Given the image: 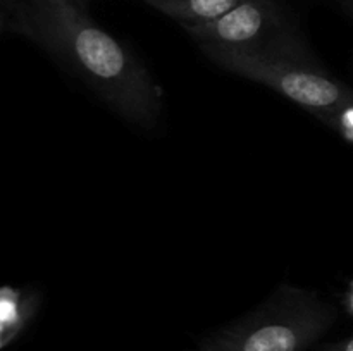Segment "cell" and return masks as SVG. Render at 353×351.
<instances>
[{"label":"cell","mask_w":353,"mask_h":351,"mask_svg":"<svg viewBox=\"0 0 353 351\" xmlns=\"http://www.w3.org/2000/svg\"><path fill=\"white\" fill-rule=\"evenodd\" d=\"M31 21L41 43L110 110L134 126L155 129L164 107L162 88L76 0H31Z\"/></svg>","instance_id":"1"},{"label":"cell","mask_w":353,"mask_h":351,"mask_svg":"<svg viewBox=\"0 0 353 351\" xmlns=\"http://www.w3.org/2000/svg\"><path fill=\"white\" fill-rule=\"evenodd\" d=\"M334 319V306L316 291L281 286L210 341L219 351H307L331 329Z\"/></svg>","instance_id":"2"},{"label":"cell","mask_w":353,"mask_h":351,"mask_svg":"<svg viewBox=\"0 0 353 351\" xmlns=\"http://www.w3.org/2000/svg\"><path fill=\"white\" fill-rule=\"evenodd\" d=\"M209 61L274 89L319 119L353 100V89L333 78L319 61L203 47Z\"/></svg>","instance_id":"3"},{"label":"cell","mask_w":353,"mask_h":351,"mask_svg":"<svg viewBox=\"0 0 353 351\" xmlns=\"http://www.w3.org/2000/svg\"><path fill=\"white\" fill-rule=\"evenodd\" d=\"M185 31L200 48H226L317 61L302 31L278 0H241L217 19Z\"/></svg>","instance_id":"4"},{"label":"cell","mask_w":353,"mask_h":351,"mask_svg":"<svg viewBox=\"0 0 353 351\" xmlns=\"http://www.w3.org/2000/svg\"><path fill=\"white\" fill-rule=\"evenodd\" d=\"M183 28L209 23L233 9L241 0H141Z\"/></svg>","instance_id":"5"},{"label":"cell","mask_w":353,"mask_h":351,"mask_svg":"<svg viewBox=\"0 0 353 351\" xmlns=\"http://www.w3.org/2000/svg\"><path fill=\"white\" fill-rule=\"evenodd\" d=\"M33 312V298L19 289L0 288V350L23 330Z\"/></svg>","instance_id":"6"},{"label":"cell","mask_w":353,"mask_h":351,"mask_svg":"<svg viewBox=\"0 0 353 351\" xmlns=\"http://www.w3.org/2000/svg\"><path fill=\"white\" fill-rule=\"evenodd\" d=\"M324 124L340 133L345 140L352 141L353 143V100L352 102L345 103L340 109L333 110V112L326 114V116L319 117Z\"/></svg>","instance_id":"7"},{"label":"cell","mask_w":353,"mask_h":351,"mask_svg":"<svg viewBox=\"0 0 353 351\" xmlns=\"http://www.w3.org/2000/svg\"><path fill=\"white\" fill-rule=\"evenodd\" d=\"M319 350L321 351H353V337H347V339L336 341V343L323 344Z\"/></svg>","instance_id":"8"},{"label":"cell","mask_w":353,"mask_h":351,"mask_svg":"<svg viewBox=\"0 0 353 351\" xmlns=\"http://www.w3.org/2000/svg\"><path fill=\"white\" fill-rule=\"evenodd\" d=\"M340 3H341V7L347 10L348 16H350L353 19V0H340Z\"/></svg>","instance_id":"9"},{"label":"cell","mask_w":353,"mask_h":351,"mask_svg":"<svg viewBox=\"0 0 353 351\" xmlns=\"http://www.w3.org/2000/svg\"><path fill=\"white\" fill-rule=\"evenodd\" d=\"M202 351H219V350H217V348L214 346V344H212V341H210V339H207L205 343L202 344Z\"/></svg>","instance_id":"10"},{"label":"cell","mask_w":353,"mask_h":351,"mask_svg":"<svg viewBox=\"0 0 353 351\" xmlns=\"http://www.w3.org/2000/svg\"><path fill=\"white\" fill-rule=\"evenodd\" d=\"M348 306H350V310L353 312V289H352L350 296H348Z\"/></svg>","instance_id":"11"},{"label":"cell","mask_w":353,"mask_h":351,"mask_svg":"<svg viewBox=\"0 0 353 351\" xmlns=\"http://www.w3.org/2000/svg\"><path fill=\"white\" fill-rule=\"evenodd\" d=\"M0 28H2V21H0Z\"/></svg>","instance_id":"12"}]
</instances>
